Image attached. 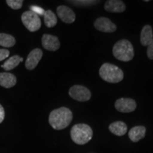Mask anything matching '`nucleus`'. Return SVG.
I'll return each mask as SVG.
<instances>
[{
	"label": "nucleus",
	"mask_w": 153,
	"mask_h": 153,
	"mask_svg": "<svg viewBox=\"0 0 153 153\" xmlns=\"http://www.w3.org/2000/svg\"><path fill=\"white\" fill-rule=\"evenodd\" d=\"M16 44V39L9 34L0 33V45L4 48L13 47Z\"/></svg>",
	"instance_id": "nucleus-19"
},
{
	"label": "nucleus",
	"mask_w": 153,
	"mask_h": 153,
	"mask_svg": "<svg viewBox=\"0 0 153 153\" xmlns=\"http://www.w3.org/2000/svg\"><path fill=\"white\" fill-rule=\"evenodd\" d=\"M22 22L25 27L30 32H35L39 30L41 26V21L39 16L30 10L23 13Z\"/></svg>",
	"instance_id": "nucleus-5"
},
{
	"label": "nucleus",
	"mask_w": 153,
	"mask_h": 153,
	"mask_svg": "<svg viewBox=\"0 0 153 153\" xmlns=\"http://www.w3.org/2000/svg\"><path fill=\"white\" fill-rule=\"evenodd\" d=\"M44 23L48 28L54 27L57 23V16L51 10H47L44 13Z\"/></svg>",
	"instance_id": "nucleus-18"
},
{
	"label": "nucleus",
	"mask_w": 153,
	"mask_h": 153,
	"mask_svg": "<svg viewBox=\"0 0 153 153\" xmlns=\"http://www.w3.org/2000/svg\"><path fill=\"white\" fill-rule=\"evenodd\" d=\"M69 2L72 4L78 6V7H87V6H91L96 4L99 2L97 1H91V0H79V1H68Z\"/></svg>",
	"instance_id": "nucleus-20"
},
{
	"label": "nucleus",
	"mask_w": 153,
	"mask_h": 153,
	"mask_svg": "<svg viewBox=\"0 0 153 153\" xmlns=\"http://www.w3.org/2000/svg\"><path fill=\"white\" fill-rule=\"evenodd\" d=\"M99 75L104 81L109 83H118L124 77L123 72L118 66L104 63L99 69Z\"/></svg>",
	"instance_id": "nucleus-3"
},
{
	"label": "nucleus",
	"mask_w": 153,
	"mask_h": 153,
	"mask_svg": "<svg viewBox=\"0 0 153 153\" xmlns=\"http://www.w3.org/2000/svg\"><path fill=\"white\" fill-rule=\"evenodd\" d=\"M30 11L36 13L37 15H44V13L45 11L43 9H42L39 7H37V6H31L30 7Z\"/></svg>",
	"instance_id": "nucleus-22"
},
{
	"label": "nucleus",
	"mask_w": 153,
	"mask_h": 153,
	"mask_svg": "<svg viewBox=\"0 0 153 153\" xmlns=\"http://www.w3.org/2000/svg\"><path fill=\"white\" fill-rule=\"evenodd\" d=\"M57 14L60 20L66 24H72L76 19V15L74 11L64 5H60L57 7Z\"/></svg>",
	"instance_id": "nucleus-10"
},
{
	"label": "nucleus",
	"mask_w": 153,
	"mask_h": 153,
	"mask_svg": "<svg viewBox=\"0 0 153 153\" xmlns=\"http://www.w3.org/2000/svg\"><path fill=\"white\" fill-rule=\"evenodd\" d=\"M6 2L9 7L16 10V9L22 8L24 1H22V0H7Z\"/></svg>",
	"instance_id": "nucleus-21"
},
{
	"label": "nucleus",
	"mask_w": 153,
	"mask_h": 153,
	"mask_svg": "<svg viewBox=\"0 0 153 153\" xmlns=\"http://www.w3.org/2000/svg\"><path fill=\"white\" fill-rule=\"evenodd\" d=\"M113 54L116 59L123 62L131 61L134 57V49L131 42L122 39L115 43L113 48Z\"/></svg>",
	"instance_id": "nucleus-4"
},
{
	"label": "nucleus",
	"mask_w": 153,
	"mask_h": 153,
	"mask_svg": "<svg viewBox=\"0 0 153 153\" xmlns=\"http://www.w3.org/2000/svg\"><path fill=\"white\" fill-rule=\"evenodd\" d=\"M17 82L16 77L14 74L9 72H1L0 73V86L7 88L13 87Z\"/></svg>",
	"instance_id": "nucleus-13"
},
{
	"label": "nucleus",
	"mask_w": 153,
	"mask_h": 153,
	"mask_svg": "<svg viewBox=\"0 0 153 153\" xmlns=\"http://www.w3.org/2000/svg\"><path fill=\"white\" fill-rule=\"evenodd\" d=\"M146 133V128L144 126H135L130 130L128 133L129 138L132 142L137 143L141 139L144 138Z\"/></svg>",
	"instance_id": "nucleus-14"
},
{
	"label": "nucleus",
	"mask_w": 153,
	"mask_h": 153,
	"mask_svg": "<svg viewBox=\"0 0 153 153\" xmlns=\"http://www.w3.org/2000/svg\"><path fill=\"white\" fill-rule=\"evenodd\" d=\"M42 57H43V51L40 48H35L30 51L25 62L26 69L28 70H34L41 60Z\"/></svg>",
	"instance_id": "nucleus-9"
},
{
	"label": "nucleus",
	"mask_w": 153,
	"mask_h": 153,
	"mask_svg": "<svg viewBox=\"0 0 153 153\" xmlns=\"http://www.w3.org/2000/svg\"><path fill=\"white\" fill-rule=\"evenodd\" d=\"M147 55H148L149 59L153 60V40L148 45V50H147Z\"/></svg>",
	"instance_id": "nucleus-24"
},
{
	"label": "nucleus",
	"mask_w": 153,
	"mask_h": 153,
	"mask_svg": "<svg viewBox=\"0 0 153 153\" xmlns=\"http://www.w3.org/2000/svg\"><path fill=\"white\" fill-rule=\"evenodd\" d=\"M145 2H148V1H149V0H145Z\"/></svg>",
	"instance_id": "nucleus-26"
},
{
	"label": "nucleus",
	"mask_w": 153,
	"mask_h": 153,
	"mask_svg": "<svg viewBox=\"0 0 153 153\" xmlns=\"http://www.w3.org/2000/svg\"><path fill=\"white\" fill-rule=\"evenodd\" d=\"M42 45L49 51H56L60 48V43L58 38L50 34H44L42 37Z\"/></svg>",
	"instance_id": "nucleus-11"
},
{
	"label": "nucleus",
	"mask_w": 153,
	"mask_h": 153,
	"mask_svg": "<svg viewBox=\"0 0 153 153\" xmlns=\"http://www.w3.org/2000/svg\"><path fill=\"white\" fill-rule=\"evenodd\" d=\"M5 118V111L4 107L0 104V123H1L3 122V120H4Z\"/></svg>",
	"instance_id": "nucleus-25"
},
{
	"label": "nucleus",
	"mask_w": 153,
	"mask_h": 153,
	"mask_svg": "<svg viewBox=\"0 0 153 153\" xmlns=\"http://www.w3.org/2000/svg\"><path fill=\"white\" fill-rule=\"evenodd\" d=\"M73 115L66 107H60L51 111L49 116V123L55 130L66 128L72 122Z\"/></svg>",
	"instance_id": "nucleus-1"
},
{
	"label": "nucleus",
	"mask_w": 153,
	"mask_h": 153,
	"mask_svg": "<svg viewBox=\"0 0 153 153\" xmlns=\"http://www.w3.org/2000/svg\"><path fill=\"white\" fill-rule=\"evenodd\" d=\"M10 52L7 49H0V61L5 60L9 57Z\"/></svg>",
	"instance_id": "nucleus-23"
},
{
	"label": "nucleus",
	"mask_w": 153,
	"mask_h": 153,
	"mask_svg": "<svg viewBox=\"0 0 153 153\" xmlns=\"http://www.w3.org/2000/svg\"><path fill=\"white\" fill-rule=\"evenodd\" d=\"M137 104L135 100L129 98H120L115 102V108L121 113H131L136 109Z\"/></svg>",
	"instance_id": "nucleus-7"
},
{
	"label": "nucleus",
	"mask_w": 153,
	"mask_h": 153,
	"mask_svg": "<svg viewBox=\"0 0 153 153\" xmlns=\"http://www.w3.org/2000/svg\"><path fill=\"white\" fill-rule=\"evenodd\" d=\"M105 10L108 12L120 13L126 10V7L123 1L120 0H108L104 5Z\"/></svg>",
	"instance_id": "nucleus-12"
},
{
	"label": "nucleus",
	"mask_w": 153,
	"mask_h": 153,
	"mask_svg": "<svg viewBox=\"0 0 153 153\" xmlns=\"http://www.w3.org/2000/svg\"><path fill=\"white\" fill-rule=\"evenodd\" d=\"M69 94L78 101H87L91 99V94L89 89L82 85H74L69 90Z\"/></svg>",
	"instance_id": "nucleus-6"
},
{
	"label": "nucleus",
	"mask_w": 153,
	"mask_h": 153,
	"mask_svg": "<svg viewBox=\"0 0 153 153\" xmlns=\"http://www.w3.org/2000/svg\"><path fill=\"white\" fill-rule=\"evenodd\" d=\"M153 40L152 28L150 25H146L143 28L140 33V43L143 46H148Z\"/></svg>",
	"instance_id": "nucleus-15"
},
{
	"label": "nucleus",
	"mask_w": 153,
	"mask_h": 153,
	"mask_svg": "<svg viewBox=\"0 0 153 153\" xmlns=\"http://www.w3.org/2000/svg\"><path fill=\"white\" fill-rule=\"evenodd\" d=\"M24 59L18 55H14L8 59L4 64L1 65V68L4 69L6 71H9V70H13L19 65V63L22 62Z\"/></svg>",
	"instance_id": "nucleus-17"
},
{
	"label": "nucleus",
	"mask_w": 153,
	"mask_h": 153,
	"mask_svg": "<svg viewBox=\"0 0 153 153\" xmlns=\"http://www.w3.org/2000/svg\"><path fill=\"white\" fill-rule=\"evenodd\" d=\"M94 25L96 29L104 33H113L117 28L116 25L106 17H99L95 21Z\"/></svg>",
	"instance_id": "nucleus-8"
},
{
	"label": "nucleus",
	"mask_w": 153,
	"mask_h": 153,
	"mask_svg": "<svg viewBox=\"0 0 153 153\" xmlns=\"http://www.w3.org/2000/svg\"><path fill=\"white\" fill-rule=\"evenodd\" d=\"M109 131L114 135L123 136L127 132V126L123 121H116L112 123L108 127Z\"/></svg>",
	"instance_id": "nucleus-16"
},
{
	"label": "nucleus",
	"mask_w": 153,
	"mask_h": 153,
	"mask_svg": "<svg viewBox=\"0 0 153 153\" xmlns=\"http://www.w3.org/2000/svg\"><path fill=\"white\" fill-rule=\"evenodd\" d=\"M70 136L74 143L77 145H85L93 137V131L89 125L78 123L74 125L70 131Z\"/></svg>",
	"instance_id": "nucleus-2"
}]
</instances>
